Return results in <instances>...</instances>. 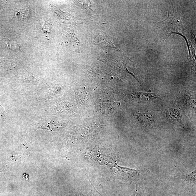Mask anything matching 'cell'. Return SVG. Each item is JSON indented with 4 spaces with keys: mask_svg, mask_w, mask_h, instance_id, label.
Returning <instances> with one entry per match:
<instances>
[{
    "mask_svg": "<svg viewBox=\"0 0 196 196\" xmlns=\"http://www.w3.org/2000/svg\"><path fill=\"white\" fill-rule=\"evenodd\" d=\"M160 29V38L162 41L169 38L172 34L182 35L183 29L179 22L174 19L172 14L168 12L167 18L163 21L155 23Z\"/></svg>",
    "mask_w": 196,
    "mask_h": 196,
    "instance_id": "1",
    "label": "cell"
},
{
    "mask_svg": "<svg viewBox=\"0 0 196 196\" xmlns=\"http://www.w3.org/2000/svg\"><path fill=\"white\" fill-rule=\"evenodd\" d=\"M95 42L96 44L103 47L115 49V47L109 39L103 36L98 35L95 37Z\"/></svg>",
    "mask_w": 196,
    "mask_h": 196,
    "instance_id": "2",
    "label": "cell"
},
{
    "mask_svg": "<svg viewBox=\"0 0 196 196\" xmlns=\"http://www.w3.org/2000/svg\"><path fill=\"white\" fill-rule=\"evenodd\" d=\"M182 179L191 183H196V170L193 171L190 173L183 175L181 177Z\"/></svg>",
    "mask_w": 196,
    "mask_h": 196,
    "instance_id": "3",
    "label": "cell"
},
{
    "mask_svg": "<svg viewBox=\"0 0 196 196\" xmlns=\"http://www.w3.org/2000/svg\"><path fill=\"white\" fill-rule=\"evenodd\" d=\"M140 119L141 120V121L145 123L146 120H147V123H151L152 122V119L153 118L152 115H149L147 113H144V114H141L139 116Z\"/></svg>",
    "mask_w": 196,
    "mask_h": 196,
    "instance_id": "4",
    "label": "cell"
},
{
    "mask_svg": "<svg viewBox=\"0 0 196 196\" xmlns=\"http://www.w3.org/2000/svg\"><path fill=\"white\" fill-rule=\"evenodd\" d=\"M131 196H144V192L140 188L137 186L134 192Z\"/></svg>",
    "mask_w": 196,
    "mask_h": 196,
    "instance_id": "5",
    "label": "cell"
},
{
    "mask_svg": "<svg viewBox=\"0 0 196 196\" xmlns=\"http://www.w3.org/2000/svg\"><path fill=\"white\" fill-rule=\"evenodd\" d=\"M31 74V73H29L27 75L25 76V80L26 81L29 80V81L32 82H36L37 79L32 75L33 74Z\"/></svg>",
    "mask_w": 196,
    "mask_h": 196,
    "instance_id": "6",
    "label": "cell"
},
{
    "mask_svg": "<svg viewBox=\"0 0 196 196\" xmlns=\"http://www.w3.org/2000/svg\"><path fill=\"white\" fill-rule=\"evenodd\" d=\"M169 114V116L171 117L172 116V118H171V119H172L173 120H177L179 118H178V114H177V113H176L175 112L172 110H170V111L168 112V114Z\"/></svg>",
    "mask_w": 196,
    "mask_h": 196,
    "instance_id": "7",
    "label": "cell"
},
{
    "mask_svg": "<svg viewBox=\"0 0 196 196\" xmlns=\"http://www.w3.org/2000/svg\"><path fill=\"white\" fill-rule=\"evenodd\" d=\"M3 172V171H0V172Z\"/></svg>",
    "mask_w": 196,
    "mask_h": 196,
    "instance_id": "8",
    "label": "cell"
}]
</instances>
